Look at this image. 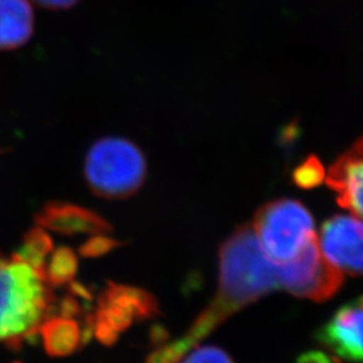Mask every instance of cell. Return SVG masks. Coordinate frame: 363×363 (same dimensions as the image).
<instances>
[{
	"label": "cell",
	"mask_w": 363,
	"mask_h": 363,
	"mask_svg": "<svg viewBox=\"0 0 363 363\" xmlns=\"http://www.w3.org/2000/svg\"><path fill=\"white\" fill-rule=\"evenodd\" d=\"M155 312L154 298L143 292L121 288L112 291L101 303L93 330L101 342L112 343L133 320L154 315Z\"/></svg>",
	"instance_id": "8"
},
{
	"label": "cell",
	"mask_w": 363,
	"mask_h": 363,
	"mask_svg": "<svg viewBox=\"0 0 363 363\" xmlns=\"http://www.w3.org/2000/svg\"><path fill=\"white\" fill-rule=\"evenodd\" d=\"M252 229L265 256L274 264H286L316 235L310 210L295 199H274L256 211Z\"/></svg>",
	"instance_id": "4"
},
{
	"label": "cell",
	"mask_w": 363,
	"mask_h": 363,
	"mask_svg": "<svg viewBox=\"0 0 363 363\" xmlns=\"http://www.w3.org/2000/svg\"><path fill=\"white\" fill-rule=\"evenodd\" d=\"M33 30L34 13L28 0H0V50L23 46Z\"/></svg>",
	"instance_id": "10"
},
{
	"label": "cell",
	"mask_w": 363,
	"mask_h": 363,
	"mask_svg": "<svg viewBox=\"0 0 363 363\" xmlns=\"http://www.w3.org/2000/svg\"><path fill=\"white\" fill-rule=\"evenodd\" d=\"M315 339L339 358L363 363V295L337 308Z\"/></svg>",
	"instance_id": "7"
},
{
	"label": "cell",
	"mask_w": 363,
	"mask_h": 363,
	"mask_svg": "<svg viewBox=\"0 0 363 363\" xmlns=\"http://www.w3.org/2000/svg\"><path fill=\"white\" fill-rule=\"evenodd\" d=\"M0 259V342H19L46 320L52 304L50 279L37 249Z\"/></svg>",
	"instance_id": "2"
},
{
	"label": "cell",
	"mask_w": 363,
	"mask_h": 363,
	"mask_svg": "<svg viewBox=\"0 0 363 363\" xmlns=\"http://www.w3.org/2000/svg\"><path fill=\"white\" fill-rule=\"evenodd\" d=\"M343 281V273L322 255L318 233L295 259L281 264V289L296 298L325 301L337 294Z\"/></svg>",
	"instance_id": "5"
},
{
	"label": "cell",
	"mask_w": 363,
	"mask_h": 363,
	"mask_svg": "<svg viewBox=\"0 0 363 363\" xmlns=\"http://www.w3.org/2000/svg\"><path fill=\"white\" fill-rule=\"evenodd\" d=\"M40 6L46 9H52V10H62V9H69L74 6L78 0H34Z\"/></svg>",
	"instance_id": "14"
},
{
	"label": "cell",
	"mask_w": 363,
	"mask_h": 363,
	"mask_svg": "<svg viewBox=\"0 0 363 363\" xmlns=\"http://www.w3.org/2000/svg\"><path fill=\"white\" fill-rule=\"evenodd\" d=\"M281 289V264L259 247L252 225L238 226L220 245L218 288L208 307L179 339L154 351L148 363H179L217 327L249 304Z\"/></svg>",
	"instance_id": "1"
},
{
	"label": "cell",
	"mask_w": 363,
	"mask_h": 363,
	"mask_svg": "<svg viewBox=\"0 0 363 363\" xmlns=\"http://www.w3.org/2000/svg\"><path fill=\"white\" fill-rule=\"evenodd\" d=\"M85 178L94 194L117 199L135 194L144 183L143 152L123 138H104L93 144L85 157Z\"/></svg>",
	"instance_id": "3"
},
{
	"label": "cell",
	"mask_w": 363,
	"mask_h": 363,
	"mask_svg": "<svg viewBox=\"0 0 363 363\" xmlns=\"http://www.w3.org/2000/svg\"><path fill=\"white\" fill-rule=\"evenodd\" d=\"M182 363H235L233 358L217 346H203L191 351Z\"/></svg>",
	"instance_id": "13"
},
{
	"label": "cell",
	"mask_w": 363,
	"mask_h": 363,
	"mask_svg": "<svg viewBox=\"0 0 363 363\" xmlns=\"http://www.w3.org/2000/svg\"><path fill=\"white\" fill-rule=\"evenodd\" d=\"M318 244L327 261L342 273L363 276V220L358 217L334 216L318 234Z\"/></svg>",
	"instance_id": "6"
},
{
	"label": "cell",
	"mask_w": 363,
	"mask_h": 363,
	"mask_svg": "<svg viewBox=\"0 0 363 363\" xmlns=\"http://www.w3.org/2000/svg\"><path fill=\"white\" fill-rule=\"evenodd\" d=\"M325 177V169L315 156H311L295 171V182L300 187H306V189L318 186L320 182L323 181Z\"/></svg>",
	"instance_id": "12"
},
{
	"label": "cell",
	"mask_w": 363,
	"mask_h": 363,
	"mask_svg": "<svg viewBox=\"0 0 363 363\" xmlns=\"http://www.w3.org/2000/svg\"><path fill=\"white\" fill-rule=\"evenodd\" d=\"M39 333L43 337L46 350L54 357L72 354L79 347L84 337L81 325L70 319L69 315L46 319L39 327Z\"/></svg>",
	"instance_id": "11"
},
{
	"label": "cell",
	"mask_w": 363,
	"mask_h": 363,
	"mask_svg": "<svg viewBox=\"0 0 363 363\" xmlns=\"http://www.w3.org/2000/svg\"><path fill=\"white\" fill-rule=\"evenodd\" d=\"M325 178L337 203L363 220V136L337 156Z\"/></svg>",
	"instance_id": "9"
}]
</instances>
